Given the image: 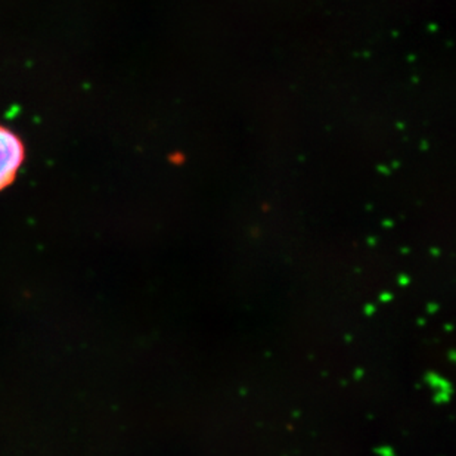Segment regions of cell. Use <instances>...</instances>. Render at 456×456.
Masks as SVG:
<instances>
[{
	"mask_svg": "<svg viewBox=\"0 0 456 456\" xmlns=\"http://www.w3.org/2000/svg\"><path fill=\"white\" fill-rule=\"evenodd\" d=\"M27 159L26 143L9 126L0 125V192L17 182Z\"/></svg>",
	"mask_w": 456,
	"mask_h": 456,
	"instance_id": "1",
	"label": "cell"
}]
</instances>
